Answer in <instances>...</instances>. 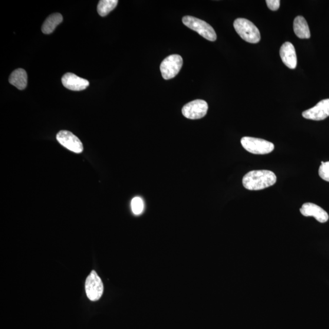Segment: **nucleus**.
I'll return each instance as SVG.
<instances>
[{
	"label": "nucleus",
	"instance_id": "9d476101",
	"mask_svg": "<svg viewBox=\"0 0 329 329\" xmlns=\"http://www.w3.org/2000/svg\"><path fill=\"white\" fill-rule=\"evenodd\" d=\"M300 212L304 216H313L318 222L324 223L328 220V213L321 207L314 203H306L302 205Z\"/></svg>",
	"mask_w": 329,
	"mask_h": 329
},
{
	"label": "nucleus",
	"instance_id": "423d86ee",
	"mask_svg": "<svg viewBox=\"0 0 329 329\" xmlns=\"http://www.w3.org/2000/svg\"><path fill=\"white\" fill-rule=\"evenodd\" d=\"M85 292L92 301L99 300L103 294V284L96 271H92L88 276L85 284Z\"/></svg>",
	"mask_w": 329,
	"mask_h": 329
},
{
	"label": "nucleus",
	"instance_id": "4468645a",
	"mask_svg": "<svg viewBox=\"0 0 329 329\" xmlns=\"http://www.w3.org/2000/svg\"><path fill=\"white\" fill-rule=\"evenodd\" d=\"M294 29L295 34L300 39L310 38V31L307 21L302 16H298L294 22Z\"/></svg>",
	"mask_w": 329,
	"mask_h": 329
},
{
	"label": "nucleus",
	"instance_id": "f3484780",
	"mask_svg": "<svg viewBox=\"0 0 329 329\" xmlns=\"http://www.w3.org/2000/svg\"><path fill=\"white\" fill-rule=\"evenodd\" d=\"M131 208L136 215H139L144 210V203L140 197H135L131 202Z\"/></svg>",
	"mask_w": 329,
	"mask_h": 329
},
{
	"label": "nucleus",
	"instance_id": "1a4fd4ad",
	"mask_svg": "<svg viewBox=\"0 0 329 329\" xmlns=\"http://www.w3.org/2000/svg\"><path fill=\"white\" fill-rule=\"evenodd\" d=\"M302 116L306 119L320 121L329 117V99L322 100L315 106L302 113Z\"/></svg>",
	"mask_w": 329,
	"mask_h": 329
},
{
	"label": "nucleus",
	"instance_id": "f8f14e48",
	"mask_svg": "<svg viewBox=\"0 0 329 329\" xmlns=\"http://www.w3.org/2000/svg\"><path fill=\"white\" fill-rule=\"evenodd\" d=\"M280 56L284 64L290 69H295L297 66V56L294 45L287 42L282 45L280 49Z\"/></svg>",
	"mask_w": 329,
	"mask_h": 329
},
{
	"label": "nucleus",
	"instance_id": "a211bd4d",
	"mask_svg": "<svg viewBox=\"0 0 329 329\" xmlns=\"http://www.w3.org/2000/svg\"><path fill=\"white\" fill-rule=\"evenodd\" d=\"M319 175L321 179L329 182V162H321L319 169Z\"/></svg>",
	"mask_w": 329,
	"mask_h": 329
},
{
	"label": "nucleus",
	"instance_id": "dca6fc26",
	"mask_svg": "<svg viewBox=\"0 0 329 329\" xmlns=\"http://www.w3.org/2000/svg\"><path fill=\"white\" fill-rule=\"evenodd\" d=\"M117 0H101L99 2L97 11L99 15L105 16L117 7Z\"/></svg>",
	"mask_w": 329,
	"mask_h": 329
},
{
	"label": "nucleus",
	"instance_id": "9b49d317",
	"mask_svg": "<svg viewBox=\"0 0 329 329\" xmlns=\"http://www.w3.org/2000/svg\"><path fill=\"white\" fill-rule=\"evenodd\" d=\"M62 83L65 88L72 91L83 90L89 85V82L87 80L71 73H67L63 76Z\"/></svg>",
	"mask_w": 329,
	"mask_h": 329
},
{
	"label": "nucleus",
	"instance_id": "6ab92c4d",
	"mask_svg": "<svg viewBox=\"0 0 329 329\" xmlns=\"http://www.w3.org/2000/svg\"><path fill=\"white\" fill-rule=\"evenodd\" d=\"M266 3L268 8L273 11H278L281 4L279 0H266Z\"/></svg>",
	"mask_w": 329,
	"mask_h": 329
},
{
	"label": "nucleus",
	"instance_id": "20e7f679",
	"mask_svg": "<svg viewBox=\"0 0 329 329\" xmlns=\"http://www.w3.org/2000/svg\"><path fill=\"white\" fill-rule=\"evenodd\" d=\"M241 144L247 151L254 154H267L275 149L274 144L270 141L258 138L243 137Z\"/></svg>",
	"mask_w": 329,
	"mask_h": 329
},
{
	"label": "nucleus",
	"instance_id": "f257e3e1",
	"mask_svg": "<svg viewBox=\"0 0 329 329\" xmlns=\"http://www.w3.org/2000/svg\"><path fill=\"white\" fill-rule=\"evenodd\" d=\"M277 180L276 174L269 170H253L245 174L243 185L249 190H261L275 185Z\"/></svg>",
	"mask_w": 329,
	"mask_h": 329
},
{
	"label": "nucleus",
	"instance_id": "7ed1b4c3",
	"mask_svg": "<svg viewBox=\"0 0 329 329\" xmlns=\"http://www.w3.org/2000/svg\"><path fill=\"white\" fill-rule=\"evenodd\" d=\"M182 22L189 28L198 33L204 38L209 41H215L216 34L215 30L207 22L192 16H185Z\"/></svg>",
	"mask_w": 329,
	"mask_h": 329
},
{
	"label": "nucleus",
	"instance_id": "39448f33",
	"mask_svg": "<svg viewBox=\"0 0 329 329\" xmlns=\"http://www.w3.org/2000/svg\"><path fill=\"white\" fill-rule=\"evenodd\" d=\"M183 65V59L179 55L173 54L168 57L160 64V71L164 80H169L179 73Z\"/></svg>",
	"mask_w": 329,
	"mask_h": 329
},
{
	"label": "nucleus",
	"instance_id": "f03ea898",
	"mask_svg": "<svg viewBox=\"0 0 329 329\" xmlns=\"http://www.w3.org/2000/svg\"><path fill=\"white\" fill-rule=\"evenodd\" d=\"M233 27L243 40L251 44H257L261 41V34L259 29L251 21L246 19H236Z\"/></svg>",
	"mask_w": 329,
	"mask_h": 329
},
{
	"label": "nucleus",
	"instance_id": "ddd939ff",
	"mask_svg": "<svg viewBox=\"0 0 329 329\" xmlns=\"http://www.w3.org/2000/svg\"><path fill=\"white\" fill-rule=\"evenodd\" d=\"M10 84L22 90L27 86L28 76L24 69L19 68L12 72L9 78Z\"/></svg>",
	"mask_w": 329,
	"mask_h": 329
},
{
	"label": "nucleus",
	"instance_id": "0eeeda50",
	"mask_svg": "<svg viewBox=\"0 0 329 329\" xmlns=\"http://www.w3.org/2000/svg\"><path fill=\"white\" fill-rule=\"evenodd\" d=\"M208 108L206 101L196 100L186 104L182 108V113L184 116L189 119L197 120L205 117Z\"/></svg>",
	"mask_w": 329,
	"mask_h": 329
},
{
	"label": "nucleus",
	"instance_id": "2eb2a0df",
	"mask_svg": "<svg viewBox=\"0 0 329 329\" xmlns=\"http://www.w3.org/2000/svg\"><path fill=\"white\" fill-rule=\"evenodd\" d=\"M63 21L62 15L59 13H54L48 16L42 26V31L45 34L53 32L57 26Z\"/></svg>",
	"mask_w": 329,
	"mask_h": 329
},
{
	"label": "nucleus",
	"instance_id": "6e6552de",
	"mask_svg": "<svg viewBox=\"0 0 329 329\" xmlns=\"http://www.w3.org/2000/svg\"><path fill=\"white\" fill-rule=\"evenodd\" d=\"M57 139L59 143L72 152L79 154L83 151L81 140L70 131H61L57 134Z\"/></svg>",
	"mask_w": 329,
	"mask_h": 329
}]
</instances>
